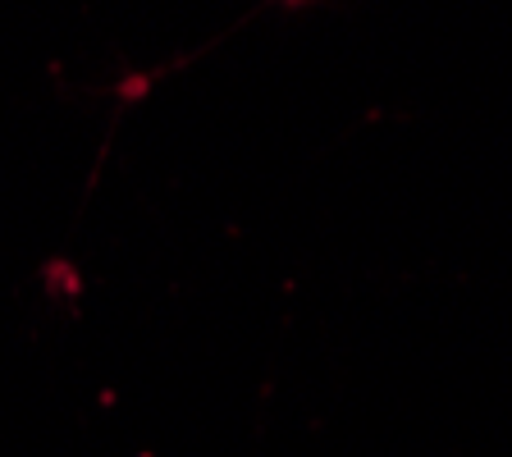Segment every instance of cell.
<instances>
[{"instance_id":"2","label":"cell","mask_w":512,"mask_h":457,"mask_svg":"<svg viewBox=\"0 0 512 457\" xmlns=\"http://www.w3.org/2000/svg\"><path fill=\"white\" fill-rule=\"evenodd\" d=\"M151 87V78H124V83H119V96H124V101H133V96H142Z\"/></svg>"},{"instance_id":"1","label":"cell","mask_w":512,"mask_h":457,"mask_svg":"<svg viewBox=\"0 0 512 457\" xmlns=\"http://www.w3.org/2000/svg\"><path fill=\"white\" fill-rule=\"evenodd\" d=\"M42 279H46V284H55L51 293H69V298L78 293V275H74L69 266H64V261H51V266L42 270Z\"/></svg>"},{"instance_id":"3","label":"cell","mask_w":512,"mask_h":457,"mask_svg":"<svg viewBox=\"0 0 512 457\" xmlns=\"http://www.w3.org/2000/svg\"><path fill=\"white\" fill-rule=\"evenodd\" d=\"M279 5H311V0H279Z\"/></svg>"}]
</instances>
